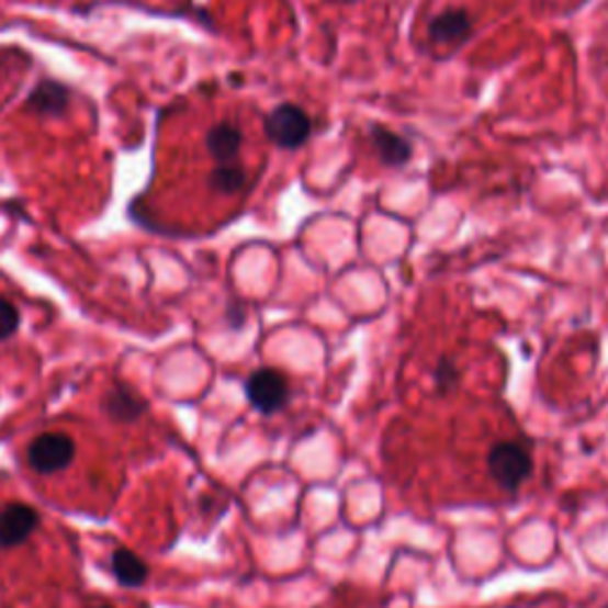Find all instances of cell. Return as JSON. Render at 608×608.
<instances>
[{
  "label": "cell",
  "mask_w": 608,
  "mask_h": 608,
  "mask_svg": "<svg viewBox=\"0 0 608 608\" xmlns=\"http://www.w3.org/2000/svg\"><path fill=\"white\" fill-rule=\"evenodd\" d=\"M207 150L216 165L238 162V155L243 148V132L230 122L214 124L207 134Z\"/></svg>",
  "instance_id": "cell-8"
},
{
  "label": "cell",
  "mask_w": 608,
  "mask_h": 608,
  "mask_svg": "<svg viewBox=\"0 0 608 608\" xmlns=\"http://www.w3.org/2000/svg\"><path fill=\"white\" fill-rule=\"evenodd\" d=\"M98 608H110V606H98Z\"/></svg>",
  "instance_id": "cell-16"
},
{
  "label": "cell",
  "mask_w": 608,
  "mask_h": 608,
  "mask_svg": "<svg viewBox=\"0 0 608 608\" xmlns=\"http://www.w3.org/2000/svg\"><path fill=\"white\" fill-rule=\"evenodd\" d=\"M20 328V312L8 300H0V340L14 336Z\"/></svg>",
  "instance_id": "cell-14"
},
{
  "label": "cell",
  "mask_w": 608,
  "mask_h": 608,
  "mask_svg": "<svg viewBox=\"0 0 608 608\" xmlns=\"http://www.w3.org/2000/svg\"><path fill=\"white\" fill-rule=\"evenodd\" d=\"M26 108L41 114V117H57V114H65L69 108V91L63 83L41 81L29 95Z\"/></svg>",
  "instance_id": "cell-9"
},
{
  "label": "cell",
  "mask_w": 608,
  "mask_h": 608,
  "mask_svg": "<svg viewBox=\"0 0 608 608\" xmlns=\"http://www.w3.org/2000/svg\"><path fill=\"white\" fill-rule=\"evenodd\" d=\"M461 381V371L457 367V361L452 357H442L438 361L436 371H432V383H436V390L438 393H450V390H454Z\"/></svg>",
  "instance_id": "cell-13"
},
{
  "label": "cell",
  "mask_w": 608,
  "mask_h": 608,
  "mask_svg": "<svg viewBox=\"0 0 608 608\" xmlns=\"http://www.w3.org/2000/svg\"><path fill=\"white\" fill-rule=\"evenodd\" d=\"M245 397L259 414L271 416L281 412L291 399V385L279 369H257L245 381Z\"/></svg>",
  "instance_id": "cell-3"
},
{
  "label": "cell",
  "mask_w": 608,
  "mask_h": 608,
  "mask_svg": "<svg viewBox=\"0 0 608 608\" xmlns=\"http://www.w3.org/2000/svg\"><path fill=\"white\" fill-rule=\"evenodd\" d=\"M38 528V514L22 502L0 506V547L12 549L26 542Z\"/></svg>",
  "instance_id": "cell-5"
},
{
  "label": "cell",
  "mask_w": 608,
  "mask_h": 608,
  "mask_svg": "<svg viewBox=\"0 0 608 608\" xmlns=\"http://www.w3.org/2000/svg\"><path fill=\"white\" fill-rule=\"evenodd\" d=\"M330 3H338V5H350V3H359V0H330Z\"/></svg>",
  "instance_id": "cell-15"
},
{
  "label": "cell",
  "mask_w": 608,
  "mask_h": 608,
  "mask_svg": "<svg viewBox=\"0 0 608 608\" xmlns=\"http://www.w3.org/2000/svg\"><path fill=\"white\" fill-rule=\"evenodd\" d=\"M473 34L471 12L463 8H447L428 24V36L438 46H450V43H463Z\"/></svg>",
  "instance_id": "cell-6"
},
{
  "label": "cell",
  "mask_w": 608,
  "mask_h": 608,
  "mask_svg": "<svg viewBox=\"0 0 608 608\" xmlns=\"http://www.w3.org/2000/svg\"><path fill=\"white\" fill-rule=\"evenodd\" d=\"M112 573L124 587H140L148 581V566L132 549H117L112 554Z\"/></svg>",
  "instance_id": "cell-11"
},
{
  "label": "cell",
  "mask_w": 608,
  "mask_h": 608,
  "mask_svg": "<svg viewBox=\"0 0 608 608\" xmlns=\"http://www.w3.org/2000/svg\"><path fill=\"white\" fill-rule=\"evenodd\" d=\"M604 608H608V606H604Z\"/></svg>",
  "instance_id": "cell-17"
},
{
  "label": "cell",
  "mask_w": 608,
  "mask_h": 608,
  "mask_svg": "<svg viewBox=\"0 0 608 608\" xmlns=\"http://www.w3.org/2000/svg\"><path fill=\"white\" fill-rule=\"evenodd\" d=\"M77 454V444L65 432H46V436H38L32 447H29L26 459L29 466L36 473H57L67 469L71 459Z\"/></svg>",
  "instance_id": "cell-4"
},
{
  "label": "cell",
  "mask_w": 608,
  "mask_h": 608,
  "mask_svg": "<svg viewBox=\"0 0 608 608\" xmlns=\"http://www.w3.org/2000/svg\"><path fill=\"white\" fill-rule=\"evenodd\" d=\"M103 409L110 418H114V421L132 424L146 414V402H143L134 390H128L124 385H114L112 390H108V395L103 399Z\"/></svg>",
  "instance_id": "cell-10"
},
{
  "label": "cell",
  "mask_w": 608,
  "mask_h": 608,
  "mask_svg": "<svg viewBox=\"0 0 608 608\" xmlns=\"http://www.w3.org/2000/svg\"><path fill=\"white\" fill-rule=\"evenodd\" d=\"M532 452L530 444L523 440H504L495 442L487 452V471L489 477L502 489L516 492L532 475Z\"/></svg>",
  "instance_id": "cell-1"
},
{
  "label": "cell",
  "mask_w": 608,
  "mask_h": 608,
  "mask_svg": "<svg viewBox=\"0 0 608 608\" xmlns=\"http://www.w3.org/2000/svg\"><path fill=\"white\" fill-rule=\"evenodd\" d=\"M369 138L375 155H379L381 162L387 167H404L412 159V143L404 136L395 134L393 128L373 124L369 128Z\"/></svg>",
  "instance_id": "cell-7"
},
{
  "label": "cell",
  "mask_w": 608,
  "mask_h": 608,
  "mask_svg": "<svg viewBox=\"0 0 608 608\" xmlns=\"http://www.w3.org/2000/svg\"><path fill=\"white\" fill-rule=\"evenodd\" d=\"M267 138L281 150H300L312 136V120L295 103H281L269 112L264 122Z\"/></svg>",
  "instance_id": "cell-2"
},
{
  "label": "cell",
  "mask_w": 608,
  "mask_h": 608,
  "mask_svg": "<svg viewBox=\"0 0 608 608\" xmlns=\"http://www.w3.org/2000/svg\"><path fill=\"white\" fill-rule=\"evenodd\" d=\"M245 169L240 162H226V165H216L214 171L210 173V188L222 195H234L245 188Z\"/></svg>",
  "instance_id": "cell-12"
}]
</instances>
